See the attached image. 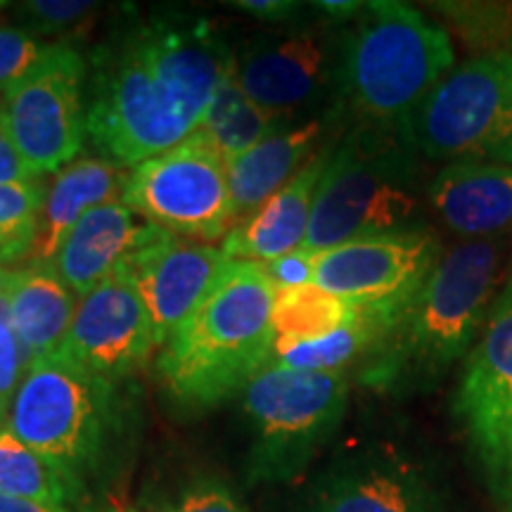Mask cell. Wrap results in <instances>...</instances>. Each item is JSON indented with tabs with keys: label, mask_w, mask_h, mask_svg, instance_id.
<instances>
[{
	"label": "cell",
	"mask_w": 512,
	"mask_h": 512,
	"mask_svg": "<svg viewBox=\"0 0 512 512\" xmlns=\"http://www.w3.org/2000/svg\"><path fill=\"white\" fill-rule=\"evenodd\" d=\"M36 174L24 162L22 152L17 150L15 140L10 136V128L5 124L0 112V185L3 183H36Z\"/></svg>",
	"instance_id": "cell-33"
},
{
	"label": "cell",
	"mask_w": 512,
	"mask_h": 512,
	"mask_svg": "<svg viewBox=\"0 0 512 512\" xmlns=\"http://www.w3.org/2000/svg\"><path fill=\"white\" fill-rule=\"evenodd\" d=\"M297 119L278 117L261 107H256L245 93L240 91L238 81L230 74V79L223 83L219 95L211 102L207 119L197 131H204L211 143L219 147V152L228 159V164L249 147L271 136L287 124Z\"/></svg>",
	"instance_id": "cell-26"
},
{
	"label": "cell",
	"mask_w": 512,
	"mask_h": 512,
	"mask_svg": "<svg viewBox=\"0 0 512 512\" xmlns=\"http://www.w3.org/2000/svg\"><path fill=\"white\" fill-rule=\"evenodd\" d=\"M335 145L337 138H330L283 190L275 192L264 207L256 209L247 221L233 228L221 247L228 259L271 264L304 247L320 176L328 166Z\"/></svg>",
	"instance_id": "cell-20"
},
{
	"label": "cell",
	"mask_w": 512,
	"mask_h": 512,
	"mask_svg": "<svg viewBox=\"0 0 512 512\" xmlns=\"http://www.w3.org/2000/svg\"><path fill=\"white\" fill-rule=\"evenodd\" d=\"M0 496L74 512L86 489L5 427L0 430Z\"/></svg>",
	"instance_id": "cell-24"
},
{
	"label": "cell",
	"mask_w": 512,
	"mask_h": 512,
	"mask_svg": "<svg viewBox=\"0 0 512 512\" xmlns=\"http://www.w3.org/2000/svg\"><path fill=\"white\" fill-rule=\"evenodd\" d=\"M8 430L86 489L124 444L126 403L117 382L53 354L29 363L10 401Z\"/></svg>",
	"instance_id": "cell-5"
},
{
	"label": "cell",
	"mask_w": 512,
	"mask_h": 512,
	"mask_svg": "<svg viewBox=\"0 0 512 512\" xmlns=\"http://www.w3.org/2000/svg\"><path fill=\"white\" fill-rule=\"evenodd\" d=\"M230 8H238L245 15L266 19V22H287V19L297 17L302 5L290 3V0H235L228 3Z\"/></svg>",
	"instance_id": "cell-34"
},
{
	"label": "cell",
	"mask_w": 512,
	"mask_h": 512,
	"mask_svg": "<svg viewBox=\"0 0 512 512\" xmlns=\"http://www.w3.org/2000/svg\"><path fill=\"white\" fill-rule=\"evenodd\" d=\"M43 48L34 34L24 27L0 24V93L22 81L41 60Z\"/></svg>",
	"instance_id": "cell-28"
},
{
	"label": "cell",
	"mask_w": 512,
	"mask_h": 512,
	"mask_svg": "<svg viewBox=\"0 0 512 512\" xmlns=\"http://www.w3.org/2000/svg\"><path fill=\"white\" fill-rule=\"evenodd\" d=\"M363 306L351 304L316 283L275 290L273 342H313L342 330L361 316Z\"/></svg>",
	"instance_id": "cell-25"
},
{
	"label": "cell",
	"mask_w": 512,
	"mask_h": 512,
	"mask_svg": "<svg viewBox=\"0 0 512 512\" xmlns=\"http://www.w3.org/2000/svg\"><path fill=\"white\" fill-rule=\"evenodd\" d=\"M441 242L430 228L344 242L313 259V283L358 306L399 309L437 268Z\"/></svg>",
	"instance_id": "cell-12"
},
{
	"label": "cell",
	"mask_w": 512,
	"mask_h": 512,
	"mask_svg": "<svg viewBox=\"0 0 512 512\" xmlns=\"http://www.w3.org/2000/svg\"><path fill=\"white\" fill-rule=\"evenodd\" d=\"M309 512H456L418 465L368 453L344 460L313 486Z\"/></svg>",
	"instance_id": "cell-17"
},
{
	"label": "cell",
	"mask_w": 512,
	"mask_h": 512,
	"mask_svg": "<svg viewBox=\"0 0 512 512\" xmlns=\"http://www.w3.org/2000/svg\"><path fill=\"white\" fill-rule=\"evenodd\" d=\"M171 512H247V508L226 482L202 477L183 491Z\"/></svg>",
	"instance_id": "cell-30"
},
{
	"label": "cell",
	"mask_w": 512,
	"mask_h": 512,
	"mask_svg": "<svg viewBox=\"0 0 512 512\" xmlns=\"http://www.w3.org/2000/svg\"><path fill=\"white\" fill-rule=\"evenodd\" d=\"M505 240L458 242L358 368V382L382 394L434 389L465 361L503 287Z\"/></svg>",
	"instance_id": "cell-1"
},
{
	"label": "cell",
	"mask_w": 512,
	"mask_h": 512,
	"mask_svg": "<svg viewBox=\"0 0 512 512\" xmlns=\"http://www.w3.org/2000/svg\"><path fill=\"white\" fill-rule=\"evenodd\" d=\"M12 283H15V273L8 271V268H3V264H0V299L8 297Z\"/></svg>",
	"instance_id": "cell-36"
},
{
	"label": "cell",
	"mask_w": 512,
	"mask_h": 512,
	"mask_svg": "<svg viewBox=\"0 0 512 512\" xmlns=\"http://www.w3.org/2000/svg\"><path fill=\"white\" fill-rule=\"evenodd\" d=\"M230 266L233 259L223 249L164 233L133 254L121 271L136 283L157 344L164 347L216 290Z\"/></svg>",
	"instance_id": "cell-16"
},
{
	"label": "cell",
	"mask_w": 512,
	"mask_h": 512,
	"mask_svg": "<svg viewBox=\"0 0 512 512\" xmlns=\"http://www.w3.org/2000/svg\"><path fill=\"white\" fill-rule=\"evenodd\" d=\"M10 328L29 363L60 354L76 313V297L48 266H31L15 273L8 292Z\"/></svg>",
	"instance_id": "cell-23"
},
{
	"label": "cell",
	"mask_w": 512,
	"mask_h": 512,
	"mask_svg": "<svg viewBox=\"0 0 512 512\" xmlns=\"http://www.w3.org/2000/svg\"><path fill=\"white\" fill-rule=\"evenodd\" d=\"M3 5H5V3H0V8H3Z\"/></svg>",
	"instance_id": "cell-40"
},
{
	"label": "cell",
	"mask_w": 512,
	"mask_h": 512,
	"mask_svg": "<svg viewBox=\"0 0 512 512\" xmlns=\"http://www.w3.org/2000/svg\"><path fill=\"white\" fill-rule=\"evenodd\" d=\"M159 347L136 283L124 271L83 294L60 354L110 382L133 375Z\"/></svg>",
	"instance_id": "cell-15"
},
{
	"label": "cell",
	"mask_w": 512,
	"mask_h": 512,
	"mask_svg": "<svg viewBox=\"0 0 512 512\" xmlns=\"http://www.w3.org/2000/svg\"><path fill=\"white\" fill-rule=\"evenodd\" d=\"M8 411H10V406H5V403L0 401V430H5V427H8Z\"/></svg>",
	"instance_id": "cell-37"
},
{
	"label": "cell",
	"mask_w": 512,
	"mask_h": 512,
	"mask_svg": "<svg viewBox=\"0 0 512 512\" xmlns=\"http://www.w3.org/2000/svg\"><path fill=\"white\" fill-rule=\"evenodd\" d=\"M162 235V228L140 219L128 204H102L76 223L46 266L69 290L83 297Z\"/></svg>",
	"instance_id": "cell-18"
},
{
	"label": "cell",
	"mask_w": 512,
	"mask_h": 512,
	"mask_svg": "<svg viewBox=\"0 0 512 512\" xmlns=\"http://www.w3.org/2000/svg\"><path fill=\"white\" fill-rule=\"evenodd\" d=\"M505 512H512V496L508 498V503H505Z\"/></svg>",
	"instance_id": "cell-38"
},
{
	"label": "cell",
	"mask_w": 512,
	"mask_h": 512,
	"mask_svg": "<svg viewBox=\"0 0 512 512\" xmlns=\"http://www.w3.org/2000/svg\"><path fill=\"white\" fill-rule=\"evenodd\" d=\"M131 512H136V510H131Z\"/></svg>",
	"instance_id": "cell-41"
},
{
	"label": "cell",
	"mask_w": 512,
	"mask_h": 512,
	"mask_svg": "<svg viewBox=\"0 0 512 512\" xmlns=\"http://www.w3.org/2000/svg\"><path fill=\"white\" fill-rule=\"evenodd\" d=\"M313 259H316V254L299 249V252L287 254L283 259L264 264V268L271 283L275 285V290H285V287L313 283Z\"/></svg>",
	"instance_id": "cell-32"
},
{
	"label": "cell",
	"mask_w": 512,
	"mask_h": 512,
	"mask_svg": "<svg viewBox=\"0 0 512 512\" xmlns=\"http://www.w3.org/2000/svg\"><path fill=\"white\" fill-rule=\"evenodd\" d=\"M427 190L420 155L403 131L356 124L337 140L320 176L302 249L318 254L351 240L422 230Z\"/></svg>",
	"instance_id": "cell-4"
},
{
	"label": "cell",
	"mask_w": 512,
	"mask_h": 512,
	"mask_svg": "<svg viewBox=\"0 0 512 512\" xmlns=\"http://www.w3.org/2000/svg\"><path fill=\"white\" fill-rule=\"evenodd\" d=\"M86 74V60L72 43H53L29 74L3 93L0 112L36 176L72 164L86 143Z\"/></svg>",
	"instance_id": "cell-11"
},
{
	"label": "cell",
	"mask_w": 512,
	"mask_h": 512,
	"mask_svg": "<svg viewBox=\"0 0 512 512\" xmlns=\"http://www.w3.org/2000/svg\"><path fill=\"white\" fill-rule=\"evenodd\" d=\"M427 200L463 242L503 240L512 233V164L453 162L430 178Z\"/></svg>",
	"instance_id": "cell-19"
},
{
	"label": "cell",
	"mask_w": 512,
	"mask_h": 512,
	"mask_svg": "<svg viewBox=\"0 0 512 512\" xmlns=\"http://www.w3.org/2000/svg\"><path fill=\"white\" fill-rule=\"evenodd\" d=\"M140 48L166 98L197 131L235 69V53L204 17L157 15L138 29Z\"/></svg>",
	"instance_id": "cell-14"
},
{
	"label": "cell",
	"mask_w": 512,
	"mask_h": 512,
	"mask_svg": "<svg viewBox=\"0 0 512 512\" xmlns=\"http://www.w3.org/2000/svg\"><path fill=\"white\" fill-rule=\"evenodd\" d=\"M275 285L264 264L233 261L216 290L162 347L157 373L178 406L204 411L240 394L273 347Z\"/></svg>",
	"instance_id": "cell-2"
},
{
	"label": "cell",
	"mask_w": 512,
	"mask_h": 512,
	"mask_svg": "<svg viewBox=\"0 0 512 512\" xmlns=\"http://www.w3.org/2000/svg\"><path fill=\"white\" fill-rule=\"evenodd\" d=\"M349 373H309L266 363L242 389L254 484L299 477L335 437L349 406Z\"/></svg>",
	"instance_id": "cell-6"
},
{
	"label": "cell",
	"mask_w": 512,
	"mask_h": 512,
	"mask_svg": "<svg viewBox=\"0 0 512 512\" xmlns=\"http://www.w3.org/2000/svg\"><path fill=\"white\" fill-rule=\"evenodd\" d=\"M332 121L335 112L292 121L228 164L238 226L256 209L264 207L275 192L283 190L318 155L320 147L330 140L325 138V131Z\"/></svg>",
	"instance_id": "cell-21"
},
{
	"label": "cell",
	"mask_w": 512,
	"mask_h": 512,
	"mask_svg": "<svg viewBox=\"0 0 512 512\" xmlns=\"http://www.w3.org/2000/svg\"><path fill=\"white\" fill-rule=\"evenodd\" d=\"M0 512H62L48 505L34 503V501H22V498L12 496H0Z\"/></svg>",
	"instance_id": "cell-35"
},
{
	"label": "cell",
	"mask_w": 512,
	"mask_h": 512,
	"mask_svg": "<svg viewBox=\"0 0 512 512\" xmlns=\"http://www.w3.org/2000/svg\"><path fill=\"white\" fill-rule=\"evenodd\" d=\"M124 204L164 233L195 242L228 238L238 226L228 159L204 131L136 166Z\"/></svg>",
	"instance_id": "cell-9"
},
{
	"label": "cell",
	"mask_w": 512,
	"mask_h": 512,
	"mask_svg": "<svg viewBox=\"0 0 512 512\" xmlns=\"http://www.w3.org/2000/svg\"><path fill=\"white\" fill-rule=\"evenodd\" d=\"M27 368L29 358L24 354L15 330L10 328V320L0 318V401L5 406H10Z\"/></svg>",
	"instance_id": "cell-31"
},
{
	"label": "cell",
	"mask_w": 512,
	"mask_h": 512,
	"mask_svg": "<svg viewBox=\"0 0 512 512\" xmlns=\"http://www.w3.org/2000/svg\"><path fill=\"white\" fill-rule=\"evenodd\" d=\"M328 29H299L247 43L235 55L240 91L261 110L287 119L337 93L342 31Z\"/></svg>",
	"instance_id": "cell-13"
},
{
	"label": "cell",
	"mask_w": 512,
	"mask_h": 512,
	"mask_svg": "<svg viewBox=\"0 0 512 512\" xmlns=\"http://www.w3.org/2000/svg\"><path fill=\"white\" fill-rule=\"evenodd\" d=\"M505 278H512V264H510V268H508V275H505Z\"/></svg>",
	"instance_id": "cell-39"
},
{
	"label": "cell",
	"mask_w": 512,
	"mask_h": 512,
	"mask_svg": "<svg viewBox=\"0 0 512 512\" xmlns=\"http://www.w3.org/2000/svg\"><path fill=\"white\" fill-rule=\"evenodd\" d=\"M93 8L95 3H86V0H31V3L19 5V17L27 22L24 29L29 34H60L88 17Z\"/></svg>",
	"instance_id": "cell-29"
},
{
	"label": "cell",
	"mask_w": 512,
	"mask_h": 512,
	"mask_svg": "<svg viewBox=\"0 0 512 512\" xmlns=\"http://www.w3.org/2000/svg\"><path fill=\"white\" fill-rule=\"evenodd\" d=\"M403 136L432 162L512 164V53L494 50L453 67Z\"/></svg>",
	"instance_id": "cell-7"
},
{
	"label": "cell",
	"mask_w": 512,
	"mask_h": 512,
	"mask_svg": "<svg viewBox=\"0 0 512 512\" xmlns=\"http://www.w3.org/2000/svg\"><path fill=\"white\" fill-rule=\"evenodd\" d=\"M453 415L491 491L512 496V278L498 292L482 335L463 361Z\"/></svg>",
	"instance_id": "cell-10"
},
{
	"label": "cell",
	"mask_w": 512,
	"mask_h": 512,
	"mask_svg": "<svg viewBox=\"0 0 512 512\" xmlns=\"http://www.w3.org/2000/svg\"><path fill=\"white\" fill-rule=\"evenodd\" d=\"M43 188L38 183L0 185V264L31 256L43 214Z\"/></svg>",
	"instance_id": "cell-27"
},
{
	"label": "cell",
	"mask_w": 512,
	"mask_h": 512,
	"mask_svg": "<svg viewBox=\"0 0 512 512\" xmlns=\"http://www.w3.org/2000/svg\"><path fill=\"white\" fill-rule=\"evenodd\" d=\"M124 166L105 157H81L60 169L43 202L41 226L29 259L46 266L57 249L88 211L102 204L124 200L128 185Z\"/></svg>",
	"instance_id": "cell-22"
},
{
	"label": "cell",
	"mask_w": 512,
	"mask_h": 512,
	"mask_svg": "<svg viewBox=\"0 0 512 512\" xmlns=\"http://www.w3.org/2000/svg\"><path fill=\"white\" fill-rule=\"evenodd\" d=\"M453 67L451 36L420 10L396 0L363 3L339 43V105L356 124L403 131Z\"/></svg>",
	"instance_id": "cell-3"
},
{
	"label": "cell",
	"mask_w": 512,
	"mask_h": 512,
	"mask_svg": "<svg viewBox=\"0 0 512 512\" xmlns=\"http://www.w3.org/2000/svg\"><path fill=\"white\" fill-rule=\"evenodd\" d=\"M192 126L166 98L140 48L138 31L105 46L93 62L86 136L119 166H140L183 143Z\"/></svg>",
	"instance_id": "cell-8"
}]
</instances>
